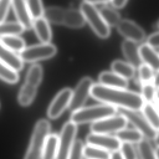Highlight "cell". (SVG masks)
<instances>
[{
    "label": "cell",
    "instance_id": "obj_1",
    "mask_svg": "<svg viewBox=\"0 0 159 159\" xmlns=\"http://www.w3.org/2000/svg\"><path fill=\"white\" fill-rule=\"evenodd\" d=\"M90 95L104 104L136 111L140 110L144 103L141 94L136 92L126 89L107 87L99 83L93 84Z\"/></svg>",
    "mask_w": 159,
    "mask_h": 159
},
{
    "label": "cell",
    "instance_id": "obj_2",
    "mask_svg": "<svg viewBox=\"0 0 159 159\" xmlns=\"http://www.w3.org/2000/svg\"><path fill=\"white\" fill-rule=\"evenodd\" d=\"M117 108L106 104L83 107L72 112L70 121L76 125L94 122L104 118L115 115Z\"/></svg>",
    "mask_w": 159,
    "mask_h": 159
},
{
    "label": "cell",
    "instance_id": "obj_3",
    "mask_svg": "<svg viewBox=\"0 0 159 159\" xmlns=\"http://www.w3.org/2000/svg\"><path fill=\"white\" fill-rule=\"evenodd\" d=\"M50 129V123L47 120L42 119L37 121L24 159H41L45 142Z\"/></svg>",
    "mask_w": 159,
    "mask_h": 159
},
{
    "label": "cell",
    "instance_id": "obj_4",
    "mask_svg": "<svg viewBox=\"0 0 159 159\" xmlns=\"http://www.w3.org/2000/svg\"><path fill=\"white\" fill-rule=\"evenodd\" d=\"M85 20L96 35L102 39H106L110 35V27L101 17L99 10L94 6L83 1L80 5V9Z\"/></svg>",
    "mask_w": 159,
    "mask_h": 159
},
{
    "label": "cell",
    "instance_id": "obj_5",
    "mask_svg": "<svg viewBox=\"0 0 159 159\" xmlns=\"http://www.w3.org/2000/svg\"><path fill=\"white\" fill-rule=\"evenodd\" d=\"M119 114L125 117L127 122L131 123L136 130L144 136L148 140H155L158 138V130L154 129L143 117L136 111L119 108L117 109Z\"/></svg>",
    "mask_w": 159,
    "mask_h": 159
},
{
    "label": "cell",
    "instance_id": "obj_6",
    "mask_svg": "<svg viewBox=\"0 0 159 159\" xmlns=\"http://www.w3.org/2000/svg\"><path fill=\"white\" fill-rule=\"evenodd\" d=\"M77 131V125L71 121L64 124L58 136V152L55 159H69Z\"/></svg>",
    "mask_w": 159,
    "mask_h": 159
},
{
    "label": "cell",
    "instance_id": "obj_7",
    "mask_svg": "<svg viewBox=\"0 0 159 159\" xmlns=\"http://www.w3.org/2000/svg\"><path fill=\"white\" fill-rule=\"evenodd\" d=\"M57 52L55 45L50 43H42L25 47L19 53L22 61L34 62L53 57Z\"/></svg>",
    "mask_w": 159,
    "mask_h": 159
},
{
    "label": "cell",
    "instance_id": "obj_8",
    "mask_svg": "<svg viewBox=\"0 0 159 159\" xmlns=\"http://www.w3.org/2000/svg\"><path fill=\"white\" fill-rule=\"evenodd\" d=\"M127 122L123 116L115 114L93 122L90 129L93 133L109 134L125 128Z\"/></svg>",
    "mask_w": 159,
    "mask_h": 159
},
{
    "label": "cell",
    "instance_id": "obj_9",
    "mask_svg": "<svg viewBox=\"0 0 159 159\" xmlns=\"http://www.w3.org/2000/svg\"><path fill=\"white\" fill-rule=\"evenodd\" d=\"M93 84V80L88 76L83 77L79 81L76 88L73 91L71 101L68 106L71 112L83 107L90 95V91Z\"/></svg>",
    "mask_w": 159,
    "mask_h": 159
},
{
    "label": "cell",
    "instance_id": "obj_10",
    "mask_svg": "<svg viewBox=\"0 0 159 159\" xmlns=\"http://www.w3.org/2000/svg\"><path fill=\"white\" fill-rule=\"evenodd\" d=\"M86 141L87 145L95 146L109 152L119 150L122 144L116 136L93 132L87 135Z\"/></svg>",
    "mask_w": 159,
    "mask_h": 159
},
{
    "label": "cell",
    "instance_id": "obj_11",
    "mask_svg": "<svg viewBox=\"0 0 159 159\" xmlns=\"http://www.w3.org/2000/svg\"><path fill=\"white\" fill-rule=\"evenodd\" d=\"M73 91L70 88L61 89L54 98L47 110V116L50 119L58 118L68 107Z\"/></svg>",
    "mask_w": 159,
    "mask_h": 159
},
{
    "label": "cell",
    "instance_id": "obj_12",
    "mask_svg": "<svg viewBox=\"0 0 159 159\" xmlns=\"http://www.w3.org/2000/svg\"><path fill=\"white\" fill-rule=\"evenodd\" d=\"M117 29L125 39L137 43L142 42L145 38L144 30L130 20H121L117 25Z\"/></svg>",
    "mask_w": 159,
    "mask_h": 159
},
{
    "label": "cell",
    "instance_id": "obj_13",
    "mask_svg": "<svg viewBox=\"0 0 159 159\" xmlns=\"http://www.w3.org/2000/svg\"><path fill=\"white\" fill-rule=\"evenodd\" d=\"M11 5L18 22L24 29H31L32 27L33 19L29 14L25 0H12Z\"/></svg>",
    "mask_w": 159,
    "mask_h": 159
},
{
    "label": "cell",
    "instance_id": "obj_14",
    "mask_svg": "<svg viewBox=\"0 0 159 159\" xmlns=\"http://www.w3.org/2000/svg\"><path fill=\"white\" fill-rule=\"evenodd\" d=\"M139 53L140 58L143 61V63L150 66L153 71H158V55L154 48L148 44L144 43L139 47Z\"/></svg>",
    "mask_w": 159,
    "mask_h": 159
},
{
    "label": "cell",
    "instance_id": "obj_15",
    "mask_svg": "<svg viewBox=\"0 0 159 159\" xmlns=\"http://www.w3.org/2000/svg\"><path fill=\"white\" fill-rule=\"evenodd\" d=\"M121 48L128 63L135 68H138L141 64V60L137 43L125 39L122 43Z\"/></svg>",
    "mask_w": 159,
    "mask_h": 159
},
{
    "label": "cell",
    "instance_id": "obj_16",
    "mask_svg": "<svg viewBox=\"0 0 159 159\" xmlns=\"http://www.w3.org/2000/svg\"><path fill=\"white\" fill-rule=\"evenodd\" d=\"M99 84L110 88L126 89L128 86L127 80L112 71H103L99 75Z\"/></svg>",
    "mask_w": 159,
    "mask_h": 159
},
{
    "label": "cell",
    "instance_id": "obj_17",
    "mask_svg": "<svg viewBox=\"0 0 159 159\" xmlns=\"http://www.w3.org/2000/svg\"><path fill=\"white\" fill-rule=\"evenodd\" d=\"M0 61L16 71L22 69L24 64L19 55L5 47L0 41Z\"/></svg>",
    "mask_w": 159,
    "mask_h": 159
},
{
    "label": "cell",
    "instance_id": "obj_18",
    "mask_svg": "<svg viewBox=\"0 0 159 159\" xmlns=\"http://www.w3.org/2000/svg\"><path fill=\"white\" fill-rule=\"evenodd\" d=\"M32 27L42 43H50L52 36V30L48 22L43 17L34 20Z\"/></svg>",
    "mask_w": 159,
    "mask_h": 159
},
{
    "label": "cell",
    "instance_id": "obj_19",
    "mask_svg": "<svg viewBox=\"0 0 159 159\" xmlns=\"http://www.w3.org/2000/svg\"><path fill=\"white\" fill-rule=\"evenodd\" d=\"M85 19L80 10L70 9L65 10L63 24L73 29H78L85 24Z\"/></svg>",
    "mask_w": 159,
    "mask_h": 159
},
{
    "label": "cell",
    "instance_id": "obj_20",
    "mask_svg": "<svg viewBox=\"0 0 159 159\" xmlns=\"http://www.w3.org/2000/svg\"><path fill=\"white\" fill-rule=\"evenodd\" d=\"M58 147V135L48 134L43 146L41 159H55Z\"/></svg>",
    "mask_w": 159,
    "mask_h": 159
},
{
    "label": "cell",
    "instance_id": "obj_21",
    "mask_svg": "<svg viewBox=\"0 0 159 159\" xmlns=\"http://www.w3.org/2000/svg\"><path fill=\"white\" fill-rule=\"evenodd\" d=\"M112 71L120 76L128 80L132 78L135 74V68L129 63L117 60L111 64Z\"/></svg>",
    "mask_w": 159,
    "mask_h": 159
},
{
    "label": "cell",
    "instance_id": "obj_22",
    "mask_svg": "<svg viewBox=\"0 0 159 159\" xmlns=\"http://www.w3.org/2000/svg\"><path fill=\"white\" fill-rule=\"evenodd\" d=\"M115 134V136L122 143H138L143 139L141 133L135 129L124 128Z\"/></svg>",
    "mask_w": 159,
    "mask_h": 159
},
{
    "label": "cell",
    "instance_id": "obj_23",
    "mask_svg": "<svg viewBox=\"0 0 159 159\" xmlns=\"http://www.w3.org/2000/svg\"><path fill=\"white\" fill-rule=\"evenodd\" d=\"M36 87L25 83L21 87L19 95L18 102L22 106L30 105L34 99L37 93Z\"/></svg>",
    "mask_w": 159,
    "mask_h": 159
},
{
    "label": "cell",
    "instance_id": "obj_24",
    "mask_svg": "<svg viewBox=\"0 0 159 159\" xmlns=\"http://www.w3.org/2000/svg\"><path fill=\"white\" fill-rule=\"evenodd\" d=\"M65 10L59 7H48L44 9L43 17L48 22L63 24Z\"/></svg>",
    "mask_w": 159,
    "mask_h": 159
},
{
    "label": "cell",
    "instance_id": "obj_25",
    "mask_svg": "<svg viewBox=\"0 0 159 159\" xmlns=\"http://www.w3.org/2000/svg\"><path fill=\"white\" fill-rule=\"evenodd\" d=\"M141 110L143 117L156 130L158 129V114L157 109L152 102H144Z\"/></svg>",
    "mask_w": 159,
    "mask_h": 159
},
{
    "label": "cell",
    "instance_id": "obj_26",
    "mask_svg": "<svg viewBox=\"0 0 159 159\" xmlns=\"http://www.w3.org/2000/svg\"><path fill=\"white\" fill-rule=\"evenodd\" d=\"M0 41L5 47L14 53H20L25 48V41L17 35L1 37Z\"/></svg>",
    "mask_w": 159,
    "mask_h": 159
},
{
    "label": "cell",
    "instance_id": "obj_27",
    "mask_svg": "<svg viewBox=\"0 0 159 159\" xmlns=\"http://www.w3.org/2000/svg\"><path fill=\"white\" fill-rule=\"evenodd\" d=\"M82 153L86 159H110L111 157L109 151L90 145L83 146Z\"/></svg>",
    "mask_w": 159,
    "mask_h": 159
},
{
    "label": "cell",
    "instance_id": "obj_28",
    "mask_svg": "<svg viewBox=\"0 0 159 159\" xmlns=\"http://www.w3.org/2000/svg\"><path fill=\"white\" fill-rule=\"evenodd\" d=\"M42 76L43 69L42 66L39 64H34L28 70L25 83L37 88L42 81Z\"/></svg>",
    "mask_w": 159,
    "mask_h": 159
},
{
    "label": "cell",
    "instance_id": "obj_29",
    "mask_svg": "<svg viewBox=\"0 0 159 159\" xmlns=\"http://www.w3.org/2000/svg\"><path fill=\"white\" fill-rule=\"evenodd\" d=\"M99 12L104 22L109 27L117 26L121 20L119 14L111 7L102 6L99 10Z\"/></svg>",
    "mask_w": 159,
    "mask_h": 159
},
{
    "label": "cell",
    "instance_id": "obj_30",
    "mask_svg": "<svg viewBox=\"0 0 159 159\" xmlns=\"http://www.w3.org/2000/svg\"><path fill=\"white\" fill-rule=\"evenodd\" d=\"M24 28L18 22L0 23V37L17 35L22 34Z\"/></svg>",
    "mask_w": 159,
    "mask_h": 159
},
{
    "label": "cell",
    "instance_id": "obj_31",
    "mask_svg": "<svg viewBox=\"0 0 159 159\" xmlns=\"http://www.w3.org/2000/svg\"><path fill=\"white\" fill-rule=\"evenodd\" d=\"M137 148L141 159H158L157 152L148 140L142 139L138 143Z\"/></svg>",
    "mask_w": 159,
    "mask_h": 159
},
{
    "label": "cell",
    "instance_id": "obj_32",
    "mask_svg": "<svg viewBox=\"0 0 159 159\" xmlns=\"http://www.w3.org/2000/svg\"><path fill=\"white\" fill-rule=\"evenodd\" d=\"M0 78L9 83H16L19 80V75L12 68L0 61Z\"/></svg>",
    "mask_w": 159,
    "mask_h": 159
},
{
    "label": "cell",
    "instance_id": "obj_33",
    "mask_svg": "<svg viewBox=\"0 0 159 159\" xmlns=\"http://www.w3.org/2000/svg\"><path fill=\"white\" fill-rule=\"evenodd\" d=\"M25 2L32 19L43 17L44 9L42 0H25Z\"/></svg>",
    "mask_w": 159,
    "mask_h": 159
},
{
    "label": "cell",
    "instance_id": "obj_34",
    "mask_svg": "<svg viewBox=\"0 0 159 159\" xmlns=\"http://www.w3.org/2000/svg\"><path fill=\"white\" fill-rule=\"evenodd\" d=\"M138 70L139 78L142 84L152 83L155 73L150 66L144 63H141L138 67Z\"/></svg>",
    "mask_w": 159,
    "mask_h": 159
},
{
    "label": "cell",
    "instance_id": "obj_35",
    "mask_svg": "<svg viewBox=\"0 0 159 159\" xmlns=\"http://www.w3.org/2000/svg\"><path fill=\"white\" fill-rule=\"evenodd\" d=\"M142 98L144 102H152L157 96L156 88L152 83L142 84Z\"/></svg>",
    "mask_w": 159,
    "mask_h": 159
},
{
    "label": "cell",
    "instance_id": "obj_36",
    "mask_svg": "<svg viewBox=\"0 0 159 159\" xmlns=\"http://www.w3.org/2000/svg\"><path fill=\"white\" fill-rule=\"evenodd\" d=\"M120 150L124 159H137V153L132 144L122 143Z\"/></svg>",
    "mask_w": 159,
    "mask_h": 159
},
{
    "label": "cell",
    "instance_id": "obj_37",
    "mask_svg": "<svg viewBox=\"0 0 159 159\" xmlns=\"http://www.w3.org/2000/svg\"><path fill=\"white\" fill-rule=\"evenodd\" d=\"M83 146V143L81 140L75 141L69 159H82Z\"/></svg>",
    "mask_w": 159,
    "mask_h": 159
},
{
    "label": "cell",
    "instance_id": "obj_38",
    "mask_svg": "<svg viewBox=\"0 0 159 159\" xmlns=\"http://www.w3.org/2000/svg\"><path fill=\"white\" fill-rule=\"evenodd\" d=\"M11 2L12 0H0V23L5 20L11 5Z\"/></svg>",
    "mask_w": 159,
    "mask_h": 159
},
{
    "label": "cell",
    "instance_id": "obj_39",
    "mask_svg": "<svg viewBox=\"0 0 159 159\" xmlns=\"http://www.w3.org/2000/svg\"><path fill=\"white\" fill-rule=\"evenodd\" d=\"M158 38H159V35H158V32L153 33L148 37L147 44H148L149 46H150L154 49L158 48V44H159Z\"/></svg>",
    "mask_w": 159,
    "mask_h": 159
},
{
    "label": "cell",
    "instance_id": "obj_40",
    "mask_svg": "<svg viewBox=\"0 0 159 159\" xmlns=\"http://www.w3.org/2000/svg\"><path fill=\"white\" fill-rule=\"evenodd\" d=\"M127 0H111V4L114 7L122 8L125 6Z\"/></svg>",
    "mask_w": 159,
    "mask_h": 159
},
{
    "label": "cell",
    "instance_id": "obj_41",
    "mask_svg": "<svg viewBox=\"0 0 159 159\" xmlns=\"http://www.w3.org/2000/svg\"><path fill=\"white\" fill-rule=\"evenodd\" d=\"M110 159H124L120 152L119 150L112 152L111 153Z\"/></svg>",
    "mask_w": 159,
    "mask_h": 159
},
{
    "label": "cell",
    "instance_id": "obj_42",
    "mask_svg": "<svg viewBox=\"0 0 159 159\" xmlns=\"http://www.w3.org/2000/svg\"><path fill=\"white\" fill-rule=\"evenodd\" d=\"M84 2H86L88 3H89L91 4L94 5L95 4H104L107 3L111 0H84Z\"/></svg>",
    "mask_w": 159,
    "mask_h": 159
}]
</instances>
